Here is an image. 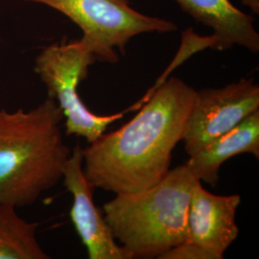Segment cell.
<instances>
[{"mask_svg":"<svg viewBox=\"0 0 259 259\" xmlns=\"http://www.w3.org/2000/svg\"><path fill=\"white\" fill-rule=\"evenodd\" d=\"M197 91L171 77L151 93L128 123L83 148V172L94 189L114 194L146 190L170 170Z\"/></svg>","mask_w":259,"mask_h":259,"instance_id":"cell-1","label":"cell"},{"mask_svg":"<svg viewBox=\"0 0 259 259\" xmlns=\"http://www.w3.org/2000/svg\"><path fill=\"white\" fill-rule=\"evenodd\" d=\"M64 118L48 97L29 111L0 110V204H35L63 178L71 154L61 129Z\"/></svg>","mask_w":259,"mask_h":259,"instance_id":"cell-2","label":"cell"},{"mask_svg":"<svg viewBox=\"0 0 259 259\" xmlns=\"http://www.w3.org/2000/svg\"><path fill=\"white\" fill-rule=\"evenodd\" d=\"M200 182L184 164L140 192L117 194L103 206L115 240L131 259L159 258L186 240L190 200Z\"/></svg>","mask_w":259,"mask_h":259,"instance_id":"cell-3","label":"cell"},{"mask_svg":"<svg viewBox=\"0 0 259 259\" xmlns=\"http://www.w3.org/2000/svg\"><path fill=\"white\" fill-rule=\"evenodd\" d=\"M41 3L64 14L83 31L80 40L96 62L116 64L136 36L144 33L175 32L176 23L141 14L130 0H25Z\"/></svg>","mask_w":259,"mask_h":259,"instance_id":"cell-4","label":"cell"},{"mask_svg":"<svg viewBox=\"0 0 259 259\" xmlns=\"http://www.w3.org/2000/svg\"><path fill=\"white\" fill-rule=\"evenodd\" d=\"M95 62V57L80 39L45 47L35 61V71L47 88V97L56 101L64 112L66 135L82 137L89 143L102 136L110 124L132 111L129 108L101 116L83 104L78 87L88 78L89 68Z\"/></svg>","mask_w":259,"mask_h":259,"instance_id":"cell-5","label":"cell"},{"mask_svg":"<svg viewBox=\"0 0 259 259\" xmlns=\"http://www.w3.org/2000/svg\"><path fill=\"white\" fill-rule=\"evenodd\" d=\"M259 110V87L252 78L197 92L182 140L193 157Z\"/></svg>","mask_w":259,"mask_h":259,"instance_id":"cell-6","label":"cell"},{"mask_svg":"<svg viewBox=\"0 0 259 259\" xmlns=\"http://www.w3.org/2000/svg\"><path fill=\"white\" fill-rule=\"evenodd\" d=\"M62 179L73 197L70 218L89 258L131 259L129 253L117 244L105 216L94 204V188L83 175V148L79 144L71 150Z\"/></svg>","mask_w":259,"mask_h":259,"instance_id":"cell-7","label":"cell"},{"mask_svg":"<svg viewBox=\"0 0 259 259\" xmlns=\"http://www.w3.org/2000/svg\"><path fill=\"white\" fill-rule=\"evenodd\" d=\"M201 183L195 185L190 200L185 242L202 247L213 259H222L239 234L235 214L241 204L240 195H214Z\"/></svg>","mask_w":259,"mask_h":259,"instance_id":"cell-8","label":"cell"},{"mask_svg":"<svg viewBox=\"0 0 259 259\" xmlns=\"http://www.w3.org/2000/svg\"><path fill=\"white\" fill-rule=\"evenodd\" d=\"M181 9L213 30V49L227 50L239 46L256 54L259 34L255 19L232 5L230 0H174Z\"/></svg>","mask_w":259,"mask_h":259,"instance_id":"cell-9","label":"cell"},{"mask_svg":"<svg viewBox=\"0 0 259 259\" xmlns=\"http://www.w3.org/2000/svg\"><path fill=\"white\" fill-rule=\"evenodd\" d=\"M249 153L259 157V110L219 137L185 163L198 180L216 186L219 170L229 158Z\"/></svg>","mask_w":259,"mask_h":259,"instance_id":"cell-10","label":"cell"},{"mask_svg":"<svg viewBox=\"0 0 259 259\" xmlns=\"http://www.w3.org/2000/svg\"><path fill=\"white\" fill-rule=\"evenodd\" d=\"M37 223L20 217L17 207L0 204V259H48L37 240Z\"/></svg>","mask_w":259,"mask_h":259,"instance_id":"cell-11","label":"cell"},{"mask_svg":"<svg viewBox=\"0 0 259 259\" xmlns=\"http://www.w3.org/2000/svg\"><path fill=\"white\" fill-rule=\"evenodd\" d=\"M158 259H213V256L202 247L185 241L165 251Z\"/></svg>","mask_w":259,"mask_h":259,"instance_id":"cell-12","label":"cell"},{"mask_svg":"<svg viewBox=\"0 0 259 259\" xmlns=\"http://www.w3.org/2000/svg\"><path fill=\"white\" fill-rule=\"evenodd\" d=\"M243 5L250 8L254 14L259 15V0H240Z\"/></svg>","mask_w":259,"mask_h":259,"instance_id":"cell-13","label":"cell"}]
</instances>
